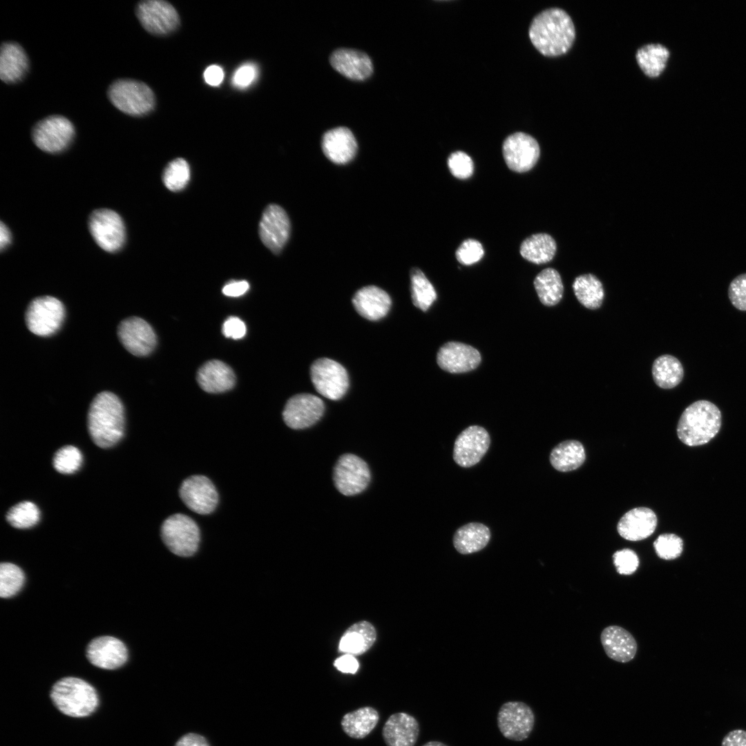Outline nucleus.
<instances>
[{"label":"nucleus","mask_w":746,"mask_h":746,"mask_svg":"<svg viewBox=\"0 0 746 746\" xmlns=\"http://www.w3.org/2000/svg\"><path fill=\"white\" fill-rule=\"evenodd\" d=\"M528 35L540 53L556 57L565 54L571 48L575 30L571 17L564 10L551 8L533 18Z\"/></svg>","instance_id":"nucleus-1"},{"label":"nucleus","mask_w":746,"mask_h":746,"mask_svg":"<svg viewBox=\"0 0 746 746\" xmlns=\"http://www.w3.org/2000/svg\"><path fill=\"white\" fill-rule=\"evenodd\" d=\"M88 428L93 442L100 448L112 447L121 439L124 412L120 399L115 394L104 391L95 396L88 410Z\"/></svg>","instance_id":"nucleus-2"},{"label":"nucleus","mask_w":746,"mask_h":746,"mask_svg":"<svg viewBox=\"0 0 746 746\" xmlns=\"http://www.w3.org/2000/svg\"><path fill=\"white\" fill-rule=\"evenodd\" d=\"M722 414L719 408L707 400L696 401L682 413L678 425L679 439L689 446L704 445L719 432Z\"/></svg>","instance_id":"nucleus-3"},{"label":"nucleus","mask_w":746,"mask_h":746,"mask_svg":"<svg viewBox=\"0 0 746 746\" xmlns=\"http://www.w3.org/2000/svg\"><path fill=\"white\" fill-rule=\"evenodd\" d=\"M50 698L61 713L74 718L90 715L99 704L95 688L76 677H66L56 682L51 689Z\"/></svg>","instance_id":"nucleus-4"},{"label":"nucleus","mask_w":746,"mask_h":746,"mask_svg":"<svg viewBox=\"0 0 746 746\" xmlns=\"http://www.w3.org/2000/svg\"><path fill=\"white\" fill-rule=\"evenodd\" d=\"M108 96L114 106L131 116L147 115L155 106L151 88L145 83L134 79L115 81L108 88Z\"/></svg>","instance_id":"nucleus-5"},{"label":"nucleus","mask_w":746,"mask_h":746,"mask_svg":"<svg viewBox=\"0 0 746 746\" xmlns=\"http://www.w3.org/2000/svg\"><path fill=\"white\" fill-rule=\"evenodd\" d=\"M161 537L169 550L180 557H190L196 553L200 539L195 522L182 513L172 515L164 521Z\"/></svg>","instance_id":"nucleus-6"},{"label":"nucleus","mask_w":746,"mask_h":746,"mask_svg":"<svg viewBox=\"0 0 746 746\" xmlns=\"http://www.w3.org/2000/svg\"><path fill=\"white\" fill-rule=\"evenodd\" d=\"M65 316L63 303L50 296L34 298L28 305L25 320L28 329L34 334L48 336L60 328Z\"/></svg>","instance_id":"nucleus-7"},{"label":"nucleus","mask_w":746,"mask_h":746,"mask_svg":"<svg viewBox=\"0 0 746 746\" xmlns=\"http://www.w3.org/2000/svg\"><path fill=\"white\" fill-rule=\"evenodd\" d=\"M75 128L71 122L61 115L48 116L33 127L32 137L41 150L50 153L64 151L71 143Z\"/></svg>","instance_id":"nucleus-8"},{"label":"nucleus","mask_w":746,"mask_h":746,"mask_svg":"<svg viewBox=\"0 0 746 746\" xmlns=\"http://www.w3.org/2000/svg\"><path fill=\"white\" fill-rule=\"evenodd\" d=\"M310 376L315 390L331 400L341 399L349 387V377L345 367L328 358H318L312 364Z\"/></svg>","instance_id":"nucleus-9"},{"label":"nucleus","mask_w":746,"mask_h":746,"mask_svg":"<svg viewBox=\"0 0 746 746\" xmlns=\"http://www.w3.org/2000/svg\"><path fill=\"white\" fill-rule=\"evenodd\" d=\"M90 232L96 243L108 252H115L123 246L126 231L124 222L115 211L102 209L89 217Z\"/></svg>","instance_id":"nucleus-10"},{"label":"nucleus","mask_w":746,"mask_h":746,"mask_svg":"<svg viewBox=\"0 0 746 746\" xmlns=\"http://www.w3.org/2000/svg\"><path fill=\"white\" fill-rule=\"evenodd\" d=\"M497 720L503 736L514 741L527 739L535 725V715L532 709L522 701L504 703L499 709Z\"/></svg>","instance_id":"nucleus-11"},{"label":"nucleus","mask_w":746,"mask_h":746,"mask_svg":"<svg viewBox=\"0 0 746 746\" xmlns=\"http://www.w3.org/2000/svg\"><path fill=\"white\" fill-rule=\"evenodd\" d=\"M135 12L144 28L155 35L171 33L180 26V20L177 10L165 1H142L138 3Z\"/></svg>","instance_id":"nucleus-12"},{"label":"nucleus","mask_w":746,"mask_h":746,"mask_svg":"<svg viewBox=\"0 0 746 746\" xmlns=\"http://www.w3.org/2000/svg\"><path fill=\"white\" fill-rule=\"evenodd\" d=\"M333 478L336 489L344 495L351 496L367 487L370 472L362 459L353 454H345L334 466Z\"/></svg>","instance_id":"nucleus-13"},{"label":"nucleus","mask_w":746,"mask_h":746,"mask_svg":"<svg viewBox=\"0 0 746 746\" xmlns=\"http://www.w3.org/2000/svg\"><path fill=\"white\" fill-rule=\"evenodd\" d=\"M502 153L504 161L511 171L524 173L533 169L537 162L540 149L533 137L523 132H516L505 139Z\"/></svg>","instance_id":"nucleus-14"},{"label":"nucleus","mask_w":746,"mask_h":746,"mask_svg":"<svg viewBox=\"0 0 746 746\" xmlns=\"http://www.w3.org/2000/svg\"><path fill=\"white\" fill-rule=\"evenodd\" d=\"M184 504L192 511L211 513L218 503V493L212 481L206 476L195 475L185 479L179 489Z\"/></svg>","instance_id":"nucleus-15"},{"label":"nucleus","mask_w":746,"mask_h":746,"mask_svg":"<svg viewBox=\"0 0 746 746\" xmlns=\"http://www.w3.org/2000/svg\"><path fill=\"white\" fill-rule=\"evenodd\" d=\"M117 336L125 349L137 356L149 355L157 343L156 335L152 327L137 316L122 321L117 327Z\"/></svg>","instance_id":"nucleus-16"},{"label":"nucleus","mask_w":746,"mask_h":746,"mask_svg":"<svg viewBox=\"0 0 746 746\" xmlns=\"http://www.w3.org/2000/svg\"><path fill=\"white\" fill-rule=\"evenodd\" d=\"M490 438L485 428L470 425L457 437L453 448V459L463 468H470L480 461L488 450Z\"/></svg>","instance_id":"nucleus-17"},{"label":"nucleus","mask_w":746,"mask_h":746,"mask_svg":"<svg viewBox=\"0 0 746 746\" xmlns=\"http://www.w3.org/2000/svg\"><path fill=\"white\" fill-rule=\"evenodd\" d=\"M323 400L312 394L301 393L291 396L285 404L283 417L285 424L295 430L307 428L323 416Z\"/></svg>","instance_id":"nucleus-18"},{"label":"nucleus","mask_w":746,"mask_h":746,"mask_svg":"<svg viewBox=\"0 0 746 746\" xmlns=\"http://www.w3.org/2000/svg\"><path fill=\"white\" fill-rule=\"evenodd\" d=\"M290 222L285 211L271 204L265 209L259 224V235L263 244L273 253L278 254L288 240Z\"/></svg>","instance_id":"nucleus-19"},{"label":"nucleus","mask_w":746,"mask_h":746,"mask_svg":"<svg viewBox=\"0 0 746 746\" xmlns=\"http://www.w3.org/2000/svg\"><path fill=\"white\" fill-rule=\"evenodd\" d=\"M481 361L479 352L471 345L456 341L443 345L437 354L439 366L446 372L465 373L477 368Z\"/></svg>","instance_id":"nucleus-20"},{"label":"nucleus","mask_w":746,"mask_h":746,"mask_svg":"<svg viewBox=\"0 0 746 746\" xmlns=\"http://www.w3.org/2000/svg\"><path fill=\"white\" fill-rule=\"evenodd\" d=\"M86 657L97 667L115 669L125 664L128 659V651L120 640L104 635L90 641L86 649Z\"/></svg>","instance_id":"nucleus-21"},{"label":"nucleus","mask_w":746,"mask_h":746,"mask_svg":"<svg viewBox=\"0 0 746 746\" xmlns=\"http://www.w3.org/2000/svg\"><path fill=\"white\" fill-rule=\"evenodd\" d=\"M329 63L338 73L354 81H363L373 73V64L370 57L354 49H336L331 54Z\"/></svg>","instance_id":"nucleus-22"},{"label":"nucleus","mask_w":746,"mask_h":746,"mask_svg":"<svg viewBox=\"0 0 746 746\" xmlns=\"http://www.w3.org/2000/svg\"><path fill=\"white\" fill-rule=\"evenodd\" d=\"M325 157L337 164L350 162L356 155L358 145L352 132L347 127L339 126L326 131L321 140Z\"/></svg>","instance_id":"nucleus-23"},{"label":"nucleus","mask_w":746,"mask_h":746,"mask_svg":"<svg viewBox=\"0 0 746 746\" xmlns=\"http://www.w3.org/2000/svg\"><path fill=\"white\" fill-rule=\"evenodd\" d=\"M657 523L656 515L651 509L638 507L629 510L620 518L617 530L627 540L640 541L653 533Z\"/></svg>","instance_id":"nucleus-24"},{"label":"nucleus","mask_w":746,"mask_h":746,"mask_svg":"<svg viewBox=\"0 0 746 746\" xmlns=\"http://www.w3.org/2000/svg\"><path fill=\"white\" fill-rule=\"evenodd\" d=\"M420 731L417 720L412 716L398 712L385 723L382 736L387 746H414Z\"/></svg>","instance_id":"nucleus-25"},{"label":"nucleus","mask_w":746,"mask_h":746,"mask_svg":"<svg viewBox=\"0 0 746 746\" xmlns=\"http://www.w3.org/2000/svg\"><path fill=\"white\" fill-rule=\"evenodd\" d=\"M600 641L606 656L619 662H628L636 654L638 645L632 634L625 629L611 625L604 628Z\"/></svg>","instance_id":"nucleus-26"},{"label":"nucleus","mask_w":746,"mask_h":746,"mask_svg":"<svg viewBox=\"0 0 746 746\" xmlns=\"http://www.w3.org/2000/svg\"><path fill=\"white\" fill-rule=\"evenodd\" d=\"M352 303L362 317L370 321H378L387 315L392 300L386 291L379 287L369 285L355 293Z\"/></svg>","instance_id":"nucleus-27"},{"label":"nucleus","mask_w":746,"mask_h":746,"mask_svg":"<svg viewBox=\"0 0 746 746\" xmlns=\"http://www.w3.org/2000/svg\"><path fill=\"white\" fill-rule=\"evenodd\" d=\"M197 381L205 392L220 393L233 388L236 375L227 364L219 360H211L199 369Z\"/></svg>","instance_id":"nucleus-28"},{"label":"nucleus","mask_w":746,"mask_h":746,"mask_svg":"<svg viewBox=\"0 0 746 746\" xmlns=\"http://www.w3.org/2000/svg\"><path fill=\"white\" fill-rule=\"evenodd\" d=\"M29 66L28 59L23 48L17 43H3L0 53V77L7 84L21 81Z\"/></svg>","instance_id":"nucleus-29"},{"label":"nucleus","mask_w":746,"mask_h":746,"mask_svg":"<svg viewBox=\"0 0 746 746\" xmlns=\"http://www.w3.org/2000/svg\"><path fill=\"white\" fill-rule=\"evenodd\" d=\"M376 630L370 622L361 621L352 625L343 634L338 650L346 654L361 655L374 643Z\"/></svg>","instance_id":"nucleus-30"},{"label":"nucleus","mask_w":746,"mask_h":746,"mask_svg":"<svg viewBox=\"0 0 746 746\" xmlns=\"http://www.w3.org/2000/svg\"><path fill=\"white\" fill-rule=\"evenodd\" d=\"M490 539V532L486 525L471 522L457 530L453 536V544L459 553L466 555L482 550Z\"/></svg>","instance_id":"nucleus-31"},{"label":"nucleus","mask_w":746,"mask_h":746,"mask_svg":"<svg viewBox=\"0 0 746 746\" xmlns=\"http://www.w3.org/2000/svg\"><path fill=\"white\" fill-rule=\"evenodd\" d=\"M556 251L555 240L546 233H535L526 238L519 248L520 254L525 260L537 265L551 261Z\"/></svg>","instance_id":"nucleus-32"},{"label":"nucleus","mask_w":746,"mask_h":746,"mask_svg":"<svg viewBox=\"0 0 746 746\" xmlns=\"http://www.w3.org/2000/svg\"><path fill=\"white\" fill-rule=\"evenodd\" d=\"M379 720L378 711L371 707H363L345 714L341 724L343 731L350 737L361 739L367 736L376 726Z\"/></svg>","instance_id":"nucleus-33"},{"label":"nucleus","mask_w":746,"mask_h":746,"mask_svg":"<svg viewBox=\"0 0 746 746\" xmlns=\"http://www.w3.org/2000/svg\"><path fill=\"white\" fill-rule=\"evenodd\" d=\"M586 459L583 445L576 440H567L557 445L550 454L552 466L560 472H568L578 468Z\"/></svg>","instance_id":"nucleus-34"},{"label":"nucleus","mask_w":746,"mask_h":746,"mask_svg":"<svg viewBox=\"0 0 746 746\" xmlns=\"http://www.w3.org/2000/svg\"><path fill=\"white\" fill-rule=\"evenodd\" d=\"M534 287L540 302L545 306H554L562 300L564 285L559 272L553 268H546L535 278Z\"/></svg>","instance_id":"nucleus-35"},{"label":"nucleus","mask_w":746,"mask_h":746,"mask_svg":"<svg viewBox=\"0 0 746 746\" xmlns=\"http://www.w3.org/2000/svg\"><path fill=\"white\" fill-rule=\"evenodd\" d=\"M572 287L577 300L586 308L597 309L602 304L604 291L602 282L592 274L577 276Z\"/></svg>","instance_id":"nucleus-36"},{"label":"nucleus","mask_w":746,"mask_h":746,"mask_svg":"<svg viewBox=\"0 0 746 746\" xmlns=\"http://www.w3.org/2000/svg\"><path fill=\"white\" fill-rule=\"evenodd\" d=\"M652 376L658 387L663 389H671L682 381L684 369L676 357L670 354H663L653 361Z\"/></svg>","instance_id":"nucleus-37"},{"label":"nucleus","mask_w":746,"mask_h":746,"mask_svg":"<svg viewBox=\"0 0 746 746\" xmlns=\"http://www.w3.org/2000/svg\"><path fill=\"white\" fill-rule=\"evenodd\" d=\"M669 57L668 49L659 44L645 45L638 50L635 55L640 68L649 77L660 75Z\"/></svg>","instance_id":"nucleus-38"},{"label":"nucleus","mask_w":746,"mask_h":746,"mask_svg":"<svg viewBox=\"0 0 746 746\" xmlns=\"http://www.w3.org/2000/svg\"><path fill=\"white\" fill-rule=\"evenodd\" d=\"M410 276L413 305L423 312H426L436 300L437 292L420 269L412 268Z\"/></svg>","instance_id":"nucleus-39"},{"label":"nucleus","mask_w":746,"mask_h":746,"mask_svg":"<svg viewBox=\"0 0 746 746\" xmlns=\"http://www.w3.org/2000/svg\"><path fill=\"white\" fill-rule=\"evenodd\" d=\"M189 179V165L183 158H176L170 162L165 167L162 175L165 186L172 191H178L184 189Z\"/></svg>","instance_id":"nucleus-40"},{"label":"nucleus","mask_w":746,"mask_h":746,"mask_svg":"<svg viewBox=\"0 0 746 746\" xmlns=\"http://www.w3.org/2000/svg\"><path fill=\"white\" fill-rule=\"evenodd\" d=\"M40 513L37 506L30 501H22L12 506L7 513L8 523L17 528L32 527L39 520Z\"/></svg>","instance_id":"nucleus-41"},{"label":"nucleus","mask_w":746,"mask_h":746,"mask_svg":"<svg viewBox=\"0 0 746 746\" xmlns=\"http://www.w3.org/2000/svg\"><path fill=\"white\" fill-rule=\"evenodd\" d=\"M25 581L23 571L17 565L3 562L0 565V596L3 598L16 595Z\"/></svg>","instance_id":"nucleus-42"},{"label":"nucleus","mask_w":746,"mask_h":746,"mask_svg":"<svg viewBox=\"0 0 746 746\" xmlns=\"http://www.w3.org/2000/svg\"><path fill=\"white\" fill-rule=\"evenodd\" d=\"M82 455L79 450L73 446H66L59 449L53 458V466L62 474L76 472L82 466Z\"/></svg>","instance_id":"nucleus-43"},{"label":"nucleus","mask_w":746,"mask_h":746,"mask_svg":"<svg viewBox=\"0 0 746 746\" xmlns=\"http://www.w3.org/2000/svg\"><path fill=\"white\" fill-rule=\"evenodd\" d=\"M653 547L660 558L671 560L681 555L683 550V541L675 534L664 533L659 535L654 541Z\"/></svg>","instance_id":"nucleus-44"},{"label":"nucleus","mask_w":746,"mask_h":746,"mask_svg":"<svg viewBox=\"0 0 746 746\" xmlns=\"http://www.w3.org/2000/svg\"><path fill=\"white\" fill-rule=\"evenodd\" d=\"M448 166L451 174L461 180L469 178L474 172L472 158L466 153L457 151L450 155Z\"/></svg>","instance_id":"nucleus-45"},{"label":"nucleus","mask_w":746,"mask_h":746,"mask_svg":"<svg viewBox=\"0 0 746 746\" xmlns=\"http://www.w3.org/2000/svg\"><path fill=\"white\" fill-rule=\"evenodd\" d=\"M484 251L480 242L475 239H466L462 242L455 252L457 261L461 265H471L479 261Z\"/></svg>","instance_id":"nucleus-46"},{"label":"nucleus","mask_w":746,"mask_h":746,"mask_svg":"<svg viewBox=\"0 0 746 746\" xmlns=\"http://www.w3.org/2000/svg\"><path fill=\"white\" fill-rule=\"evenodd\" d=\"M613 559L616 571L620 575H629L634 573L640 564L638 555L630 548L617 551L613 555Z\"/></svg>","instance_id":"nucleus-47"},{"label":"nucleus","mask_w":746,"mask_h":746,"mask_svg":"<svg viewBox=\"0 0 746 746\" xmlns=\"http://www.w3.org/2000/svg\"><path fill=\"white\" fill-rule=\"evenodd\" d=\"M259 75L258 66L254 62H246L233 73L231 84L238 89H245L252 85Z\"/></svg>","instance_id":"nucleus-48"},{"label":"nucleus","mask_w":746,"mask_h":746,"mask_svg":"<svg viewBox=\"0 0 746 746\" xmlns=\"http://www.w3.org/2000/svg\"><path fill=\"white\" fill-rule=\"evenodd\" d=\"M728 297L732 305L740 311H746V273L735 277L728 287Z\"/></svg>","instance_id":"nucleus-49"},{"label":"nucleus","mask_w":746,"mask_h":746,"mask_svg":"<svg viewBox=\"0 0 746 746\" xmlns=\"http://www.w3.org/2000/svg\"><path fill=\"white\" fill-rule=\"evenodd\" d=\"M222 331L227 338L240 339L246 334V325L239 318L231 316L223 323Z\"/></svg>","instance_id":"nucleus-50"},{"label":"nucleus","mask_w":746,"mask_h":746,"mask_svg":"<svg viewBox=\"0 0 746 746\" xmlns=\"http://www.w3.org/2000/svg\"><path fill=\"white\" fill-rule=\"evenodd\" d=\"M334 665L343 673L352 674L357 671L359 666L357 660L350 654H345L338 658L334 661Z\"/></svg>","instance_id":"nucleus-51"},{"label":"nucleus","mask_w":746,"mask_h":746,"mask_svg":"<svg viewBox=\"0 0 746 746\" xmlns=\"http://www.w3.org/2000/svg\"><path fill=\"white\" fill-rule=\"evenodd\" d=\"M203 77L207 84L217 86L222 83L224 79V71L220 66L211 65L205 69Z\"/></svg>","instance_id":"nucleus-52"},{"label":"nucleus","mask_w":746,"mask_h":746,"mask_svg":"<svg viewBox=\"0 0 746 746\" xmlns=\"http://www.w3.org/2000/svg\"><path fill=\"white\" fill-rule=\"evenodd\" d=\"M249 288V284L245 280L232 281L222 288V293L227 296L237 297L245 294Z\"/></svg>","instance_id":"nucleus-53"},{"label":"nucleus","mask_w":746,"mask_h":746,"mask_svg":"<svg viewBox=\"0 0 746 746\" xmlns=\"http://www.w3.org/2000/svg\"><path fill=\"white\" fill-rule=\"evenodd\" d=\"M721 746H746V731L735 729L723 738Z\"/></svg>","instance_id":"nucleus-54"},{"label":"nucleus","mask_w":746,"mask_h":746,"mask_svg":"<svg viewBox=\"0 0 746 746\" xmlns=\"http://www.w3.org/2000/svg\"><path fill=\"white\" fill-rule=\"evenodd\" d=\"M175 746H210L204 737L198 734L189 733L182 736Z\"/></svg>","instance_id":"nucleus-55"},{"label":"nucleus","mask_w":746,"mask_h":746,"mask_svg":"<svg viewBox=\"0 0 746 746\" xmlns=\"http://www.w3.org/2000/svg\"><path fill=\"white\" fill-rule=\"evenodd\" d=\"M11 233L6 225L2 222L0 224V247L1 250L6 248L11 242Z\"/></svg>","instance_id":"nucleus-56"},{"label":"nucleus","mask_w":746,"mask_h":746,"mask_svg":"<svg viewBox=\"0 0 746 746\" xmlns=\"http://www.w3.org/2000/svg\"><path fill=\"white\" fill-rule=\"evenodd\" d=\"M422 746H448V745H447L446 744H445V743H443L442 742H440V741L431 740V741H429V742L423 744Z\"/></svg>","instance_id":"nucleus-57"}]
</instances>
